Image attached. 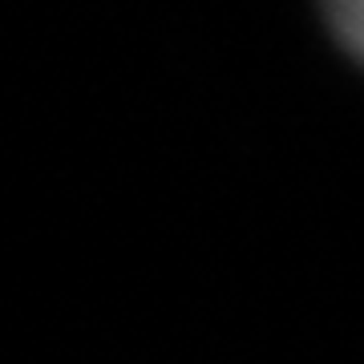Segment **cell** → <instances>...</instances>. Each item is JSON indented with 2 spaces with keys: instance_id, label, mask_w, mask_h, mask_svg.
Returning a JSON list of instances; mask_svg holds the SVG:
<instances>
[{
  "instance_id": "6da1fadb",
  "label": "cell",
  "mask_w": 364,
  "mask_h": 364,
  "mask_svg": "<svg viewBox=\"0 0 364 364\" xmlns=\"http://www.w3.org/2000/svg\"><path fill=\"white\" fill-rule=\"evenodd\" d=\"M320 4L340 45L364 61V0H320Z\"/></svg>"
}]
</instances>
